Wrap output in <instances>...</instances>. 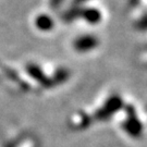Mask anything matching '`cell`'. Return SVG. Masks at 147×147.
Returning <instances> with one entry per match:
<instances>
[{
	"label": "cell",
	"mask_w": 147,
	"mask_h": 147,
	"mask_svg": "<svg viewBox=\"0 0 147 147\" xmlns=\"http://www.w3.org/2000/svg\"><path fill=\"white\" fill-rule=\"evenodd\" d=\"M98 45V39L97 37L92 36V35H84L75 39L73 46L74 49L80 53H86L92 49H94Z\"/></svg>",
	"instance_id": "6da1fadb"
},
{
	"label": "cell",
	"mask_w": 147,
	"mask_h": 147,
	"mask_svg": "<svg viewBox=\"0 0 147 147\" xmlns=\"http://www.w3.org/2000/svg\"><path fill=\"white\" fill-rule=\"evenodd\" d=\"M79 16L83 18L85 21L89 24H97L101 20V13L99 10L95 9V8H87L83 9L79 12Z\"/></svg>",
	"instance_id": "7a4b0ae2"
},
{
	"label": "cell",
	"mask_w": 147,
	"mask_h": 147,
	"mask_svg": "<svg viewBox=\"0 0 147 147\" xmlns=\"http://www.w3.org/2000/svg\"><path fill=\"white\" fill-rule=\"evenodd\" d=\"M36 26L39 28L40 31L48 32L53 27V21L50 16H46V14H42L36 19Z\"/></svg>",
	"instance_id": "3957f363"
},
{
	"label": "cell",
	"mask_w": 147,
	"mask_h": 147,
	"mask_svg": "<svg viewBox=\"0 0 147 147\" xmlns=\"http://www.w3.org/2000/svg\"><path fill=\"white\" fill-rule=\"evenodd\" d=\"M27 71L31 74L32 76L35 80H37L38 82H40L42 84H47V78L44 75L42 71L37 67L36 64H30L27 67Z\"/></svg>",
	"instance_id": "277c9868"
},
{
	"label": "cell",
	"mask_w": 147,
	"mask_h": 147,
	"mask_svg": "<svg viewBox=\"0 0 147 147\" xmlns=\"http://www.w3.org/2000/svg\"><path fill=\"white\" fill-rule=\"evenodd\" d=\"M62 1L63 0H51L50 2H51V5H53V7H58Z\"/></svg>",
	"instance_id": "5b68a950"
},
{
	"label": "cell",
	"mask_w": 147,
	"mask_h": 147,
	"mask_svg": "<svg viewBox=\"0 0 147 147\" xmlns=\"http://www.w3.org/2000/svg\"><path fill=\"white\" fill-rule=\"evenodd\" d=\"M86 1H88V0H73V2L75 5H81V3H84Z\"/></svg>",
	"instance_id": "8992f818"
}]
</instances>
